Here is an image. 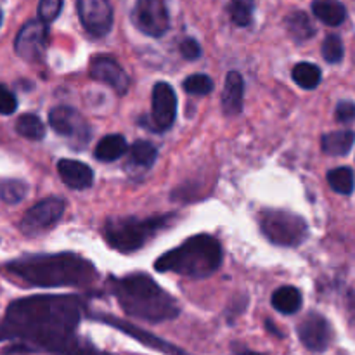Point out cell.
I'll return each instance as SVG.
<instances>
[{
    "instance_id": "31",
    "label": "cell",
    "mask_w": 355,
    "mask_h": 355,
    "mask_svg": "<svg viewBox=\"0 0 355 355\" xmlns=\"http://www.w3.org/2000/svg\"><path fill=\"white\" fill-rule=\"evenodd\" d=\"M62 9V0H40L38 2V19L51 23L59 16Z\"/></svg>"
},
{
    "instance_id": "7",
    "label": "cell",
    "mask_w": 355,
    "mask_h": 355,
    "mask_svg": "<svg viewBox=\"0 0 355 355\" xmlns=\"http://www.w3.org/2000/svg\"><path fill=\"white\" fill-rule=\"evenodd\" d=\"M49 125L55 134L68 139L69 146L75 149H82L90 141V127L85 118L69 106H58L49 113Z\"/></svg>"
},
{
    "instance_id": "36",
    "label": "cell",
    "mask_w": 355,
    "mask_h": 355,
    "mask_svg": "<svg viewBox=\"0 0 355 355\" xmlns=\"http://www.w3.org/2000/svg\"><path fill=\"white\" fill-rule=\"evenodd\" d=\"M2 17H3L2 16V10H0V24H2Z\"/></svg>"
},
{
    "instance_id": "20",
    "label": "cell",
    "mask_w": 355,
    "mask_h": 355,
    "mask_svg": "<svg viewBox=\"0 0 355 355\" xmlns=\"http://www.w3.org/2000/svg\"><path fill=\"white\" fill-rule=\"evenodd\" d=\"M355 141V134L352 130H338L329 132L322 135L321 148L329 156H345L352 149Z\"/></svg>"
},
{
    "instance_id": "1",
    "label": "cell",
    "mask_w": 355,
    "mask_h": 355,
    "mask_svg": "<svg viewBox=\"0 0 355 355\" xmlns=\"http://www.w3.org/2000/svg\"><path fill=\"white\" fill-rule=\"evenodd\" d=\"M85 304L76 295H38L7 307L0 340H17L28 350L55 355H90L76 336Z\"/></svg>"
},
{
    "instance_id": "22",
    "label": "cell",
    "mask_w": 355,
    "mask_h": 355,
    "mask_svg": "<svg viewBox=\"0 0 355 355\" xmlns=\"http://www.w3.org/2000/svg\"><path fill=\"white\" fill-rule=\"evenodd\" d=\"M272 307L281 314H297L302 307V293L295 286H281L274 291Z\"/></svg>"
},
{
    "instance_id": "2",
    "label": "cell",
    "mask_w": 355,
    "mask_h": 355,
    "mask_svg": "<svg viewBox=\"0 0 355 355\" xmlns=\"http://www.w3.org/2000/svg\"><path fill=\"white\" fill-rule=\"evenodd\" d=\"M7 274L28 286H89L97 279L94 263L76 253L26 255L6 266Z\"/></svg>"
},
{
    "instance_id": "8",
    "label": "cell",
    "mask_w": 355,
    "mask_h": 355,
    "mask_svg": "<svg viewBox=\"0 0 355 355\" xmlns=\"http://www.w3.org/2000/svg\"><path fill=\"white\" fill-rule=\"evenodd\" d=\"M132 21L141 33L153 38L163 37L170 28L165 0H137L132 10Z\"/></svg>"
},
{
    "instance_id": "12",
    "label": "cell",
    "mask_w": 355,
    "mask_h": 355,
    "mask_svg": "<svg viewBox=\"0 0 355 355\" xmlns=\"http://www.w3.org/2000/svg\"><path fill=\"white\" fill-rule=\"evenodd\" d=\"M177 116V96L172 85L159 82L153 87L151 123L158 132L168 130Z\"/></svg>"
},
{
    "instance_id": "30",
    "label": "cell",
    "mask_w": 355,
    "mask_h": 355,
    "mask_svg": "<svg viewBox=\"0 0 355 355\" xmlns=\"http://www.w3.org/2000/svg\"><path fill=\"white\" fill-rule=\"evenodd\" d=\"M322 58L331 64H338L343 59V42L338 35H328L322 42Z\"/></svg>"
},
{
    "instance_id": "27",
    "label": "cell",
    "mask_w": 355,
    "mask_h": 355,
    "mask_svg": "<svg viewBox=\"0 0 355 355\" xmlns=\"http://www.w3.org/2000/svg\"><path fill=\"white\" fill-rule=\"evenodd\" d=\"M229 17L238 26H250L253 19V3L250 0H231L227 6Z\"/></svg>"
},
{
    "instance_id": "15",
    "label": "cell",
    "mask_w": 355,
    "mask_h": 355,
    "mask_svg": "<svg viewBox=\"0 0 355 355\" xmlns=\"http://www.w3.org/2000/svg\"><path fill=\"white\" fill-rule=\"evenodd\" d=\"M90 76L101 83H106L118 94H125L130 87V78L125 69L107 55H97L90 62Z\"/></svg>"
},
{
    "instance_id": "28",
    "label": "cell",
    "mask_w": 355,
    "mask_h": 355,
    "mask_svg": "<svg viewBox=\"0 0 355 355\" xmlns=\"http://www.w3.org/2000/svg\"><path fill=\"white\" fill-rule=\"evenodd\" d=\"M28 186L23 180H7L0 186V198L7 205H17L26 198Z\"/></svg>"
},
{
    "instance_id": "6",
    "label": "cell",
    "mask_w": 355,
    "mask_h": 355,
    "mask_svg": "<svg viewBox=\"0 0 355 355\" xmlns=\"http://www.w3.org/2000/svg\"><path fill=\"white\" fill-rule=\"evenodd\" d=\"M260 229L270 243L277 246L302 245L309 236V225L300 215L284 210H263L259 215Z\"/></svg>"
},
{
    "instance_id": "16",
    "label": "cell",
    "mask_w": 355,
    "mask_h": 355,
    "mask_svg": "<svg viewBox=\"0 0 355 355\" xmlns=\"http://www.w3.org/2000/svg\"><path fill=\"white\" fill-rule=\"evenodd\" d=\"M58 172L62 182L75 191L89 189L94 184L92 168L76 159H59Z\"/></svg>"
},
{
    "instance_id": "4",
    "label": "cell",
    "mask_w": 355,
    "mask_h": 355,
    "mask_svg": "<svg viewBox=\"0 0 355 355\" xmlns=\"http://www.w3.org/2000/svg\"><path fill=\"white\" fill-rule=\"evenodd\" d=\"M222 259L224 252L220 241L210 234H198L163 253L156 260L155 269L159 272H175L179 276L203 279L220 269Z\"/></svg>"
},
{
    "instance_id": "25",
    "label": "cell",
    "mask_w": 355,
    "mask_h": 355,
    "mask_svg": "<svg viewBox=\"0 0 355 355\" xmlns=\"http://www.w3.org/2000/svg\"><path fill=\"white\" fill-rule=\"evenodd\" d=\"M158 151L155 146L148 141H137L130 149H128V163L142 168H149L155 163Z\"/></svg>"
},
{
    "instance_id": "14",
    "label": "cell",
    "mask_w": 355,
    "mask_h": 355,
    "mask_svg": "<svg viewBox=\"0 0 355 355\" xmlns=\"http://www.w3.org/2000/svg\"><path fill=\"white\" fill-rule=\"evenodd\" d=\"M96 319H99V321L104 322V324L113 326V328H116L118 331H123L125 335L132 336V338H135L137 342H141L142 345L149 347V349H155L158 350V352H163L166 355H189L184 352L182 349H179V347H173L172 343L165 342V340L158 338V336L153 335V333L144 331V329L137 328V326L130 324V322L120 321V319L111 318V315H96Z\"/></svg>"
},
{
    "instance_id": "21",
    "label": "cell",
    "mask_w": 355,
    "mask_h": 355,
    "mask_svg": "<svg viewBox=\"0 0 355 355\" xmlns=\"http://www.w3.org/2000/svg\"><path fill=\"white\" fill-rule=\"evenodd\" d=\"M286 30L295 42H307L315 35V26L304 10H295L286 17Z\"/></svg>"
},
{
    "instance_id": "10",
    "label": "cell",
    "mask_w": 355,
    "mask_h": 355,
    "mask_svg": "<svg viewBox=\"0 0 355 355\" xmlns=\"http://www.w3.org/2000/svg\"><path fill=\"white\" fill-rule=\"evenodd\" d=\"M76 10L87 33L106 37L113 26V7L110 0H76Z\"/></svg>"
},
{
    "instance_id": "13",
    "label": "cell",
    "mask_w": 355,
    "mask_h": 355,
    "mask_svg": "<svg viewBox=\"0 0 355 355\" xmlns=\"http://www.w3.org/2000/svg\"><path fill=\"white\" fill-rule=\"evenodd\" d=\"M298 338L312 352H322L329 347L333 338L331 326L324 315L318 312H311L302 319V322L297 328Z\"/></svg>"
},
{
    "instance_id": "19",
    "label": "cell",
    "mask_w": 355,
    "mask_h": 355,
    "mask_svg": "<svg viewBox=\"0 0 355 355\" xmlns=\"http://www.w3.org/2000/svg\"><path fill=\"white\" fill-rule=\"evenodd\" d=\"M127 151H128V146L123 135L111 134V135H106V137H103L99 142H97L94 155H96V158L99 159V162L111 163V162H116L118 158H121Z\"/></svg>"
},
{
    "instance_id": "9",
    "label": "cell",
    "mask_w": 355,
    "mask_h": 355,
    "mask_svg": "<svg viewBox=\"0 0 355 355\" xmlns=\"http://www.w3.org/2000/svg\"><path fill=\"white\" fill-rule=\"evenodd\" d=\"M66 203L61 198H45L24 214L21 220V231L26 236H37L58 224L64 214Z\"/></svg>"
},
{
    "instance_id": "35",
    "label": "cell",
    "mask_w": 355,
    "mask_h": 355,
    "mask_svg": "<svg viewBox=\"0 0 355 355\" xmlns=\"http://www.w3.org/2000/svg\"><path fill=\"white\" fill-rule=\"evenodd\" d=\"M238 355H260V354H252V352H238Z\"/></svg>"
},
{
    "instance_id": "34",
    "label": "cell",
    "mask_w": 355,
    "mask_h": 355,
    "mask_svg": "<svg viewBox=\"0 0 355 355\" xmlns=\"http://www.w3.org/2000/svg\"><path fill=\"white\" fill-rule=\"evenodd\" d=\"M180 54L189 61H194V59L201 58V45L194 38H186L180 42Z\"/></svg>"
},
{
    "instance_id": "33",
    "label": "cell",
    "mask_w": 355,
    "mask_h": 355,
    "mask_svg": "<svg viewBox=\"0 0 355 355\" xmlns=\"http://www.w3.org/2000/svg\"><path fill=\"white\" fill-rule=\"evenodd\" d=\"M335 118L340 123H352V121H355V103H352V101H342V103H338L335 111Z\"/></svg>"
},
{
    "instance_id": "29",
    "label": "cell",
    "mask_w": 355,
    "mask_h": 355,
    "mask_svg": "<svg viewBox=\"0 0 355 355\" xmlns=\"http://www.w3.org/2000/svg\"><path fill=\"white\" fill-rule=\"evenodd\" d=\"M184 90L187 94H193V96H207L214 90V82L208 75L196 73V75H191L184 80Z\"/></svg>"
},
{
    "instance_id": "24",
    "label": "cell",
    "mask_w": 355,
    "mask_h": 355,
    "mask_svg": "<svg viewBox=\"0 0 355 355\" xmlns=\"http://www.w3.org/2000/svg\"><path fill=\"white\" fill-rule=\"evenodd\" d=\"M16 132L28 141H42L45 137V125L37 114H23L17 118Z\"/></svg>"
},
{
    "instance_id": "3",
    "label": "cell",
    "mask_w": 355,
    "mask_h": 355,
    "mask_svg": "<svg viewBox=\"0 0 355 355\" xmlns=\"http://www.w3.org/2000/svg\"><path fill=\"white\" fill-rule=\"evenodd\" d=\"M111 293L125 314L148 322L172 321L179 318L180 307L175 298L166 293L148 274H128L110 281Z\"/></svg>"
},
{
    "instance_id": "17",
    "label": "cell",
    "mask_w": 355,
    "mask_h": 355,
    "mask_svg": "<svg viewBox=\"0 0 355 355\" xmlns=\"http://www.w3.org/2000/svg\"><path fill=\"white\" fill-rule=\"evenodd\" d=\"M245 80L238 71H229L222 90V110L225 114H238L243 110Z\"/></svg>"
},
{
    "instance_id": "11",
    "label": "cell",
    "mask_w": 355,
    "mask_h": 355,
    "mask_svg": "<svg viewBox=\"0 0 355 355\" xmlns=\"http://www.w3.org/2000/svg\"><path fill=\"white\" fill-rule=\"evenodd\" d=\"M47 23L42 19H31L24 24L17 33L16 42H14V49L16 54L24 61L35 62L42 59L45 47H47Z\"/></svg>"
},
{
    "instance_id": "26",
    "label": "cell",
    "mask_w": 355,
    "mask_h": 355,
    "mask_svg": "<svg viewBox=\"0 0 355 355\" xmlns=\"http://www.w3.org/2000/svg\"><path fill=\"white\" fill-rule=\"evenodd\" d=\"M328 184L331 189L338 194H352L355 187V177L354 172L347 166H340V168L329 170L328 172Z\"/></svg>"
},
{
    "instance_id": "18",
    "label": "cell",
    "mask_w": 355,
    "mask_h": 355,
    "mask_svg": "<svg viewBox=\"0 0 355 355\" xmlns=\"http://www.w3.org/2000/svg\"><path fill=\"white\" fill-rule=\"evenodd\" d=\"M312 12L328 26H340L347 17V9L338 0H314Z\"/></svg>"
},
{
    "instance_id": "32",
    "label": "cell",
    "mask_w": 355,
    "mask_h": 355,
    "mask_svg": "<svg viewBox=\"0 0 355 355\" xmlns=\"http://www.w3.org/2000/svg\"><path fill=\"white\" fill-rule=\"evenodd\" d=\"M17 107V99L6 85H0V114H12Z\"/></svg>"
},
{
    "instance_id": "5",
    "label": "cell",
    "mask_w": 355,
    "mask_h": 355,
    "mask_svg": "<svg viewBox=\"0 0 355 355\" xmlns=\"http://www.w3.org/2000/svg\"><path fill=\"white\" fill-rule=\"evenodd\" d=\"M175 215H158L149 218L116 217L107 218L104 224V238L107 245L121 253H132L141 250L149 239L155 238L162 229L168 227Z\"/></svg>"
},
{
    "instance_id": "23",
    "label": "cell",
    "mask_w": 355,
    "mask_h": 355,
    "mask_svg": "<svg viewBox=\"0 0 355 355\" xmlns=\"http://www.w3.org/2000/svg\"><path fill=\"white\" fill-rule=\"evenodd\" d=\"M295 83L305 90H312L321 83L322 73L319 66L312 64V62H298L291 71Z\"/></svg>"
}]
</instances>
